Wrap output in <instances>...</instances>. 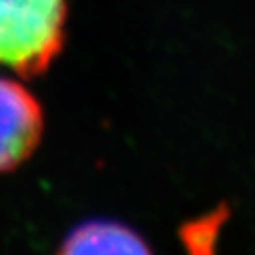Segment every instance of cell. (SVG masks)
Here are the masks:
<instances>
[{"mask_svg":"<svg viewBox=\"0 0 255 255\" xmlns=\"http://www.w3.org/2000/svg\"><path fill=\"white\" fill-rule=\"evenodd\" d=\"M65 18L67 0H0V65L44 71L62 46Z\"/></svg>","mask_w":255,"mask_h":255,"instance_id":"cell-1","label":"cell"},{"mask_svg":"<svg viewBox=\"0 0 255 255\" xmlns=\"http://www.w3.org/2000/svg\"><path fill=\"white\" fill-rule=\"evenodd\" d=\"M42 113L36 99L18 83L0 79V171L20 165L38 145Z\"/></svg>","mask_w":255,"mask_h":255,"instance_id":"cell-2","label":"cell"},{"mask_svg":"<svg viewBox=\"0 0 255 255\" xmlns=\"http://www.w3.org/2000/svg\"><path fill=\"white\" fill-rule=\"evenodd\" d=\"M56 255H153L139 233L117 221L93 219L77 229L60 245Z\"/></svg>","mask_w":255,"mask_h":255,"instance_id":"cell-3","label":"cell"}]
</instances>
